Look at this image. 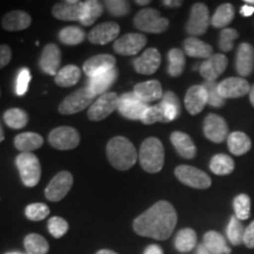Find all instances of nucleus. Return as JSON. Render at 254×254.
I'll use <instances>...</instances> for the list:
<instances>
[{"instance_id":"55","label":"nucleus","mask_w":254,"mask_h":254,"mask_svg":"<svg viewBox=\"0 0 254 254\" xmlns=\"http://www.w3.org/2000/svg\"><path fill=\"white\" fill-rule=\"evenodd\" d=\"M163 5L167 6V7H180L183 5V1H172V0H165L163 1Z\"/></svg>"},{"instance_id":"12","label":"nucleus","mask_w":254,"mask_h":254,"mask_svg":"<svg viewBox=\"0 0 254 254\" xmlns=\"http://www.w3.org/2000/svg\"><path fill=\"white\" fill-rule=\"evenodd\" d=\"M73 185V176L67 171H63L53 177L45 190V196L47 200L58 202L67 195Z\"/></svg>"},{"instance_id":"57","label":"nucleus","mask_w":254,"mask_h":254,"mask_svg":"<svg viewBox=\"0 0 254 254\" xmlns=\"http://www.w3.org/2000/svg\"><path fill=\"white\" fill-rule=\"evenodd\" d=\"M95 254H118V253H116L114 251H111V250H100Z\"/></svg>"},{"instance_id":"10","label":"nucleus","mask_w":254,"mask_h":254,"mask_svg":"<svg viewBox=\"0 0 254 254\" xmlns=\"http://www.w3.org/2000/svg\"><path fill=\"white\" fill-rule=\"evenodd\" d=\"M209 24H211V19H209L207 6L202 2H196L193 5L186 25L187 33L194 38L196 36H202L207 31Z\"/></svg>"},{"instance_id":"1","label":"nucleus","mask_w":254,"mask_h":254,"mask_svg":"<svg viewBox=\"0 0 254 254\" xmlns=\"http://www.w3.org/2000/svg\"><path fill=\"white\" fill-rule=\"evenodd\" d=\"M178 221L172 204L165 200L155 204L133 221V230L138 236L166 240L173 233Z\"/></svg>"},{"instance_id":"3","label":"nucleus","mask_w":254,"mask_h":254,"mask_svg":"<svg viewBox=\"0 0 254 254\" xmlns=\"http://www.w3.org/2000/svg\"><path fill=\"white\" fill-rule=\"evenodd\" d=\"M139 163L148 173H158L163 170L165 161L164 146L158 138H147L139 151Z\"/></svg>"},{"instance_id":"27","label":"nucleus","mask_w":254,"mask_h":254,"mask_svg":"<svg viewBox=\"0 0 254 254\" xmlns=\"http://www.w3.org/2000/svg\"><path fill=\"white\" fill-rule=\"evenodd\" d=\"M171 142L179 155L185 159H193L196 154V147L189 134L176 131L171 134Z\"/></svg>"},{"instance_id":"33","label":"nucleus","mask_w":254,"mask_h":254,"mask_svg":"<svg viewBox=\"0 0 254 254\" xmlns=\"http://www.w3.org/2000/svg\"><path fill=\"white\" fill-rule=\"evenodd\" d=\"M160 106L164 111L165 119L166 123L173 122L174 119H177L180 114V103L179 98L177 97L176 93L168 91L166 93H164L163 98L160 100Z\"/></svg>"},{"instance_id":"46","label":"nucleus","mask_w":254,"mask_h":254,"mask_svg":"<svg viewBox=\"0 0 254 254\" xmlns=\"http://www.w3.org/2000/svg\"><path fill=\"white\" fill-rule=\"evenodd\" d=\"M204 87L207 91V104L212 107L224 106L225 99L219 94L217 81H205Z\"/></svg>"},{"instance_id":"17","label":"nucleus","mask_w":254,"mask_h":254,"mask_svg":"<svg viewBox=\"0 0 254 254\" xmlns=\"http://www.w3.org/2000/svg\"><path fill=\"white\" fill-rule=\"evenodd\" d=\"M117 59L111 55H98L92 57L85 62L82 66V71L88 78L97 77V75L116 68Z\"/></svg>"},{"instance_id":"18","label":"nucleus","mask_w":254,"mask_h":254,"mask_svg":"<svg viewBox=\"0 0 254 254\" xmlns=\"http://www.w3.org/2000/svg\"><path fill=\"white\" fill-rule=\"evenodd\" d=\"M84 2L85 1H78V0L58 2L52 8L53 17L64 21H80Z\"/></svg>"},{"instance_id":"30","label":"nucleus","mask_w":254,"mask_h":254,"mask_svg":"<svg viewBox=\"0 0 254 254\" xmlns=\"http://www.w3.org/2000/svg\"><path fill=\"white\" fill-rule=\"evenodd\" d=\"M205 249L211 254H231V249L227 246L222 234L215 231H208L204 236Z\"/></svg>"},{"instance_id":"43","label":"nucleus","mask_w":254,"mask_h":254,"mask_svg":"<svg viewBox=\"0 0 254 254\" xmlns=\"http://www.w3.org/2000/svg\"><path fill=\"white\" fill-rule=\"evenodd\" d=\"M233 208L240 221L247 220L251 215V198L247 194L237 195L233 200Z\"/></svg>"},{"instance_id":"36","label":"nucleus","mask_w":254,"mask_h":254,"mask_svg":"<svg viewBox=\"0 0 254 254\" xmlns=\"http://www.w3.org/2000/svg\"><path fill=\"white\" fill-rule=\"evenodd\" d=\"M103 14V4L97 0H87L84 2L80 23L85 26H91Z\"/></svg>"},{"instance_id":"49","label":"nucleus","mask_w":254,"mask_h":254,"mask_svg":"<svg viewBox=\"0 0 254 254\" xmlns=\"http://www.w3.org/2000/svg\"><path fill=\"white\" fill-rule=\"evenodd\" d=\"M105 5H106L107 11L114 17H124L131 11V5L125 0H107L105 1Z\"/></svg>"},{"instance_id":"15","label":"nucleus","mask_w":254,"mask_h":254,"mask_svg":"<svg viewBox=\"0 0 254 254\" xmlns=\"http://www.w3.org/2000/svg\"><path fill=\"white\" fill-rule=\"evenodd\" d=\"M218 91L224 99H236L250 93L251 85L244 78H227L219 82Z\"/></svg>"},{"instance_id":"51","label":"nucleus","mask_w":254,"mask_h":254,"mask_svg":"<svg viewBox=\"0 0 254 254\" xmlns=\"http://www.w3.org/2000/svg\"><path fill=\"white\" fill-rule=\"evenodd\" d=\"M12 59V50L8 45H0V69L6 67Z\"/></svg>"},{"instance_id":"50","label":"nucleus","mask_w":254,"mask_h":254,"mask_svg":"<svg viewBox=\"0 0 254 254\" xmlns=\"http://www.w3.org/2000/svg\"><path fill=\"white\" fill-rule=\"evenodd\" d=\"M31 72L30 69L24 67L19 71L18 75H17V80H15V94L18 97H23L27 93L28 90V85L31 82Z\"/></svg>"},{"instance_id":"35","label":"nucleus","mask_w":254,"mask_h":254,"mask_svg":"<svg viewBox=\"0 0 254 254\" xmlns=\"http://www.w3.org/2000/svg\"><path fill=\"white\" fill-rule=\"evenodd\" d=\"M234 167L236 165H234L233 159L226 154H215L209 163V168L217 176L231 174L234 171Z\"/></svg>"},{"instance_id":"8","label":"nucleus","mask_w":254,"mask_h":254,"mask_svg":"<svg viewBox=\"0 0 254 254\" xmlns=\"http://www.w3.org/2000/svg\"><path fill=\"white\" fill-rule=\"evenodd\" d=\"M118 103L119 97L114 92H107V93L100 95L88 109V119L92 122H100V120L106 119L110 114L118 110Z\"/></svg>"},{"instance_id":"9","label":"nucleus","mask_w":254,"mask_h":254,"mask_svg":"<svg viewBox=\"0 0 254 254\" xmlns=\"http://www.w3.org/2000/svg\"><path fill=\"white\" fill-rule=\"evenodd\" d=\"M174 174L178 178L179 182H182L184 185L193 187L198 190H206L211 186L212 180L207 174L202 172L199 168H195L189 165H180L176 168Z\"/></svg>"},{"instance_id":"21","label":"nucleus","mask_w":254,"mask_h":254,"mask_svg":"<svg viewBox=\"0 0 254 254\" xmlns=\"http://www.w3.org/2000/svg\"><path fill=\"white\" fill-rule=\"evenodd\" d=\"M207 104V91L204 85H194L190 86L185 95V106L190 114L195 116L204 110Z\"/></svg>"},{"instance_id":"62","label":"nucleus","mask_w":254,"mask_h":254,"mask_svg":"<svg viewBox=\"0 0 254 254\" xmlns=\"http://www.w3.org/2000/svg\"><path fill=\"white\" fill-rule=\"evenodd\" d=\"M6 254H21V253H18V252H11V253H6Z\"/></svg>"},{"instance_id":"52","label":"nucleus","mask_w":254,"mask_h":254,"mask_svg":"<svg viewBox=\"0 0 254 254\" xmlns=\"http://www.w3.org/2000/svg\"><path fill=\"white\" fill-rule=\"evenodd\" d=\"M244 245L247 249H254V221L251 222L245 228V234H244Z\"/></svg>"},{"instance_id":"26","label":"nucleus","mask_w":254,"mask_h":254,"mask_svg":"<svg viewBox=\"0 0 254 254\" xmlns=\"http://www.w3.org/2000/svg\"><path fill=\"white\" fill-rule=\"evenodd\" d=\"M237 71L241 77H247L254 69V49L247 43L240 44L237 53Z\"/></svg>"},{"instance_id":"2","label":"nucleus","mask_w":254,"mask_h":254,"mask_svg":"<svg viewBox=\"0 0 254 254\" xmlns=\"http://www.w3.org/2000/svg\"><path fill=\"white\" fill-rule=\"evenodd\" d=\"M106 154L111 165L119 171H127L132 168L139 157L134 145L122 135L114 136L107 142Z\"/></svg>"},{"instance_id":"4","label":"nucleus","mask_w":254,"mask_h":254,"mask_svg":"<svg viewBox=\"0 0 254 254\" xmlns=\"http://www.w3.org/2000/svg\"><path fill=\"white\" fill-rule=\"evenodd\" d=\"M19 176L26 187H34L40 182L41 165L33 153H20L15 159Z\"/></svg>"},{"instance_id":"13","label":"nucleus","mask_w":254,"mask_h":254,"mask_svg":"<svg viewBox=\"0 0 254 254\" xmlns=\"http://www.w3.org/2000/svg\"><path fill=\"white\" fill-rule=\"evenodd\" d=\"M147 38L142 33H127L113 44V50L120 56H135L144 49Z\"/></svg>"},{"instance_id":"54","label":"nucleus","mask_w":254,"mask_h":254,"mask_svg":"<svg viewBox=\"0 0 254 254\" xmlns=\"http://www.w3.org/2000/svg\"><path fill=\"white\" fill-rule=\"evenodd\" d=\"M240 13L243 17H250V15H252L254 13V7L250 5H244L240 9Z\"/></svg>"},{"instance_id":"6","label":"nucleus","mask_w":254,"mask_h":254,"mask_svg":"<svg viewBox=\"0 0 254 254\" xmlns=\"http://www.w3.org/2000/svg\"><path fill=\"white\" fill-rule=\"evenodd\" d=\"M49 142L57 150H73L80 142V135L77 129L71 126H59L50 132Z\"/></svg>"},{"instance_id":"56","label":"nucleus","mask_w":254,"mask_h":254,"mask_svg":"<svg viewBox=\"0 0 254 254\" xmlns=\"http://www.w3.org/2000/svg\"><path fill=\"white\" fill-rule=\"evenodd\" d=\"M196 254H211L207 250L205 249L204 245H199L198 246V251H196Z\"/></svg>"},{"instance_id":"28","label":"nucleus","mask_w":254,"mask_h":254,"mask_svg":"<svg viewBox=\"0 0 254 254\" xmlns=\"http://www.w3.org/2000/svg\"><path fill=\"white\" fill-rule=\"evenodd\" d=\"M14 146L20 153H32L33 151L39 150L44 144L43 136L34 132H25L15 135Z\"/></svg>"},{"instance_id":"24","label":"nucleus","mask_w":254,"mask_h":254,"mask_svg":"<svg viewBox=\"0 0 254 254\" xmlns=\"http://www.w3.org/2000/svg\"><path fill=\"white\" fill-rule=\"evenodd\" d=\"M134 94L141 101L148 104L153 101L161 100L163 98V87L158 80H148L144 82H139L134 86Z\"/></svg>"},{"instance_id":"58","label":"nucleus","mask_w":254,"mask_h":254,"mask_svg":"<svg viewBox=\"0 0 254 254\" xmlns=\"http://www.w3.org/2000/svg\"><path fill=\"white\" fill-rule=\"evenodd\" d=\"M250 100H251V104L254 106V85L252 87H251V91H250Z\"/></svg>"},{"instance_id":"45","label":"nucleus","mask_w":254,"mask_h":254,"mask_svg":"<svg viewBox=\"0 0 254 254\" xmlns=\"http://www.w3.org/2000/svg\"><path fill=\"white\" fill-rule=\"evenodd\" d=\"M141 122L145 125H152L154 123H166L164 111L161 109L160 104L155 105V106H148V109L145 111L144 116H142Z\"/></svg>"},{"instance_id":"41","label":"nucleus","mask_w":254,"mask_h":254,"mask_svg":"<svg viewBox=\"0 0 254 254\" xmlns=\"http://www.w3.org/2000/svg\"><path fill=\"white\" fill-rule=\"evenodd\" d=\"M85 31L78 26H67L64 27L59 32V39L65 45H79L85 40Z\"/></svg>"},{"instance_id":"47","label":"nucleus","mask_w":254,"mask_h":254,"mask_svg":"<svg viewBox=\"0 0 254 254\" xmlns=\"http://www.w3.org/2000/svg\"><path fill=\"white\" fill-rule=\"evenodd\" d=\"M239 37L237 30L234 28H224L220 32V38H219V47L222 52H230L233 49L234 40Z\"/></svg>"},{"instance_id":"11","label":"nucleus","mask_w":254,"mask_h":254,"mask_svg":"<svg viewBox=\"0 0 254 254\" xmlns=\"http://www.w3.org/2000/svg\"><path fill=\"white\" fill-rule=\"evenodd\" d=\"M148 105L139 99L134 92H127L119 97L118 111L124 118L131 120H141Z\"/></svg>"},{"instance_id":"34","label":"nucleus","mask_w":254,"mask_h":254,"mask_svg":"<svg viewBox=\"0 0 254 254\" xmlns=\"http://www.w3.org/2000/svg\"><path fill=\"white\" fill-rule=\"evenodd\" d=\"M196 233L192 228H183L178 232L174 239V246L179 252H190L196 246Z\"/></svg>"},{"instance_id":"61","label":"nucleus","mask_w":254,"mask_h":254,"mask_svg":"<svg viewBox=\"0 0 254 254\" xmlns=\"http://www.w3.org/2000/svg\"><path fill=\"white\" fill-rule=\"evenodd\" d=\"M246 5H254V0H245Z\"/></svg>"},{"instance_id":"48","label":"nucleus","mask_w":254,"mask_h":254,"mask_svg":"<svg viewBox=\"0 0 254 254\" xmlns=\"http://www.w3.org/2000/svg\"><path fill=\"white\" fill-rule=\"evenodd\" d=\"M47 227H49V231L51 236H53L57 239L62 238L67 233L68 231V222L65 220V219L60 217H52L49 220V224H47Z\"/></svg>"},{"instance_id":"5","label":"nucleus","mask_w":254,"mask_h":254,"mask_svg":"<svg viewBox=\"0 0 254 254\" xmlns=\"http://www.w3.org/2000/svg\"><path fill=\"white\" fill-rule=\"evenodd\" d=\"M134 26L139 31L146 32V33H163L168 28V20L163 18L159 11L154 8L147 7L139 11L134 17Z\"/></svg>"},{"instance_id":"20","label":"nucleus","mask_w":254,"mask_h":254,"mask_svg":"<svg viewBox=\"0 0 254 254\" xmlns=\"http://www.w3.org/2000/svg\"><path fill=\"white\" fill-rule=\"evenodd\" d=\"M228 60L224 55H213L200 65V74L206 81H215L227 67Z\"/></svg>"},{"instance_id":"14","label":"nucleus","mask_w":254,"mask_h":254,"mask_svg":"<svg viewBox=\"0 0 254 254\" xmlns=\"http://www.w3.org/2000/svg\"><path fill=\"white\" fill-rule=\"evenodd\" d=\"M204 134L208 140L220 144L228 138L227 123L218 114L209 113L204 122Z\"/></svg>"},{"instance_id":"40","label":"nucleus","mask_w":254,"mask_h":254,"mask_svg":"<svg viewBox=\"0 0 254 254\" xmlns=\"http://www.w3.org/2000/svg\"><path fill=\"white\" fill-rule=\"evenodd\" d=\"M234 7L231 4H222L215 9L213 17L211 19V24L217 28H222L231 24L234 19Z\"/></svg>"},{"instance_id":"38","label":"nucleus","mask_w":254,"mask_h":254,"mask_svg":"<svg viewBox=\"0 0 254 254\" xmlns=\"http://www.w3.org/2000/svg\"><path fill=\"white\" fill-rule=\"evenodd\" d=\"M168 62H170L167 68L168 74L174 78L182 75L186 65L185 53L179 49L170 50V52H168Z\"/></svg>"},{"instance_id":"60","label":"nucleus","mask_w":254,"mask_h":254,"mask_svg":"<svg viewBox=\"0 0 254 254\" xmlns=\"http://www.w3.org/2000/svg\"><path fill=\"white\" fill-rule=\"evenodd\" d=\"M135 4H138V5H147V4H150V0H144V1H141V0H136Z\"/></svg>"},{"instance_id":"19","label":"nucleus","mask_w":254,"mask_h":254,"mask_svg":"<svg viewBox=\"0 0 254 254\" xmlns=\"http://www.w3.org/2000/svg\"><path fill=\"white\" fill-rule=\"evenodd\" d=\"M161 64V56L157 49H147L138 58L133 60L135 72L150 75L157 72Z\"/></svg>"},{"instance_id":"29","label":"nucleus","mask_w":254,"mask_h":254,"mask_svg":"<svg viewBox=\"0 0 254 254\" xmlns=\"http://www.w3.org/2000/svg\"><path fill=\"white\" fill-rule=\"evenodd\" d=\"M184 49L187 56L192 58H204L208 59L213 56V49L211 45L204 43V41L196 39L194 37L187 38L184 41Z\"/></svg>"},{"instance_id":"37","label":"nucleus","mask_w":254,"mask_h":254,"mask_svg":"<svg viewBox=\"0 0 254 254\" xmlns=\"http://www.w3.org/2000/svg\"><path fill=\"white\" fill-rule=\"evenodd\" d=\"M24 246L27 254H47L50 250L49 243L39 234H27L24 239Z\"/></svg>"},{"instance_id":"22","label":"nucleus","mask_w":254,"mask_h":254,"mask_svg":"<svg viewBox=\"0 0 254 254\" xmlns=\"http://www.w3.org/2000/svg\"><path fill=\"white\" fill-rule=\"evenodd\" d=\"M120 33V26L117 23H103L97 25L90 33H88V40L92 44L97 45H105L116 40Z\"/></svg>"},{"instance_id":"25","label":"nucleus","mask_w":254,"mask_h":254,"mask_svg":"<svg viewBox=\"0 0 254 254\" xmlns=\"http://www.w3.org/2000/svg\"><path fill=\"white\" fill-rule=\"evenodd\" d=\"M117 78H118V69L113 68L111 71L101 73V74L97 75V77L88 78L86 87L95 97L97 95L100 97V95L107 93V90L114 84Z\"/></svg>"},{"instance_id":"44","label":"nucleus","mask_w":254,"mask_h":254,"mask_svg":"<svg viewBox=\"0 0 254 254\" xmlns=\"http://www.w3.org/2000/svg\"><path fill=\"white\" fill-rule=\"evenodd\" d=\"M50 208L46 204L43 202H34L30 204L25 208V215L32 221H40L49 217Z\"/></svg>"},{"instance_id":"59","label":"nucleus","mask_w":254,"mask_h":254,"mask_svg":"<svg viewBox=\"0 0 254 254\" xmlns=\"http://www.w3.org/2000/svg\"><path fill=\"white\" fill-rule=\"evenodd\" d=\"M5 139V134H4V129H2V126H1V123H0V142L4 141Z\"/></svg>"},{"instance_id":"7","label":"nucleus","mask_w":254,"mask_h":254,"mask_svg":"<svg viewBox=\"0 0 254 254\" xmlns=\"http://www.w3.org/2000/svg\"><path fill=\"white\" fill-rule=\"evenodd\" d=\"M95 95L88 90L87 87L80 88V90L73 92L72 94L67 95L59 105V113L65 114H75L81 112L82 110L87 109L92 104Z\"/></svg>"},{"instance_id":"42","label":"nucleus","mask_w":254,"mask_h":254,"mask_svg":"<svg viewBox=\"0 0 254 254\" xmlns=\"http://www.w3.org/2000/svg\"><path fill=\"white\" fill-rule=\"evenodd\" d=\"M227 238L230 240V243L232 245L238 246L240 244L244 243V234H245V228H244L241 221L238 219L236 215L231 218L230 224L227 226V231H226Z\"/></svg>"},{"instance_id":"53","label":"nucleus","mask_w":254,"mask_h":254,"mask_svg":"<svg viewBox=\"0 0 254 254\" xmlns=\"http://www.w3.org/2000/svg\"><path fill=\"white\" fill-rule=\"evenodd\" d=\"M144 254H164L163 249L158 245H150L145 250Z\"/></svg>"},{"instance_id":"23","label":"nucleus","mask_w":254,"mask_h":254,"mask_svg":"<svg viewBox=\"0 0 254 254\" xmlns=\"http://www.w3.org/2000/svg\"><path fill=\"white\" fill-rule=\"evenodd\" d=\"M31 15L24 11H11L4 14L1 19V27L5 31H24L31 26Z\"/></svg>"},{"instance_id":"31","label":"nucleus","mask_w":254,"mask_h":254,"mask_svg":"<svg viewBox=\"0 0 254 254\" xmlns=\"http://www.w3.org/2000/svg\"><path fill=\"white\" fill-rule=\"evenodd\" d=\"M228 150L234 155H244L252 147V141L244 132H233L227 138Z\"/></svg>"},{"instance_id":"39","label":"nucleus","mask_w":254,"mask_h":254,"mask_svg":"<svg viewBox=\"0 0 254 254\" xmlns=\"http://www.w3.org/2000/svg\"><path fill=\"white\" fill-rule=\"evenodd\" d=\"M4 122L9 128L20 129L27 125L28 116L24 110L12 107L4 113Z\"/></svg>"},{"instance_id":"32","label":"nucleus","mask_w":254,"mask_h":254,"mask_svg":"<svg viewBox=\"0 0 254 254\" xmlns=\"http://www.w3.org/2000/svg\"><path fill=\"white\" fill-rule=\"evenodd\" d=\"M81 71L75 65H66L60 68L55 77L56 84L60 87H72L80 80Z\"/></svg>"},{"instance_id":"16","label":"nucleus","mask_w":254,"mask_h":254,"mask_svg":"<svg viewBox=\"0 0 254 254\" xmlns=\"http://www.w3.org/2000/svg\"><path fill=\"white\" fill-rule=\"evenodd\" d=\"M62 64V53L56 44H47L41 52L39 65L41 71L49 75H57Z\"/></svg>"}]
</instances>
